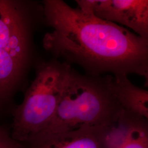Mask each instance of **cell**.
<instances>
[{
	"mask_svg": "<svg viewBox=\"0 0 148 148\" xmlns=\"http://www.w3.org/2000/svg\"><path fill=\"white\" fill-rule=\"evenodd\" d=\"M42 5L43 22L51 28L43 46L53 58L91 76L136 74L148 82V39L62 0H45Z\"/></svg>",
	"mask_w": 148,
	"mask_h": 148,
	"instance_id": "cell-1",
	"label": "cell"
},
{
	"mask_svg": "<svg viewBox=\"0 0 148 148\" xmlns=\"http://www.w3.org/2000/svg\"><path fill=\"white\" fill-rule=\"evenodd\" d=\"M41 21L42 4L0 0V110L10 106L27 78L34 58V33Z\"/></svg>",
	"mask_w": 148,
	"mask_h": 148,
	"instance_id": "cell-2",
	"label": "cell"
},
{
	"mask_svg": "<svg viewBox=\"0 0 148 148\" xmlns=\"http://www.w3.org/2000/svg\"><path fill=\"white\" fill-rule=\"evenodd\" d=\"M112 79L111 75L91 76L72 69L52 121L36 136L114 123L123 110L112 93Z\"/></svg>",
	"mask_w": 148,
	"mask_h": 148,
	"instance_id": "cell-3",
	"label": "cell"
},
{
	"mask_svg": "<svg viewBox=\"0 0 148 148\" xmlns=\"http://www.w3.org/2000/svg\"><path fill=\"white\" fill-rule=\"evenodd\" d=\"M73 68L56 59L38 63L36 75L23 101L14 108L11 133L24 144L35 137L52 121Z\"/></svg>",
	"mask_w": 148,
	"mask_h": 148,
	"instance_id": "cell-4",
	"label": "cell"
},
{
	"mask_svg": "<svg viewBox=\"0 0 148 148\" xmlns=\"http://www.w3.org/2000/svg\"><path fill=\"white\" fill-rule=\"evenodd\" d=\"M77 8L148 39V0H76Z\"/></svg>",
	"mask_w": 148,
	"mask_h": 148,
	"instance_id": "cell-5",
	"label": "cell"
},
{
	"mask_svg": "<svg viewBox=\"0 0 148 148\" xmlns=\"http://www.w3.org/2000/svg\"><path fill=\"white\" fill-rule=\"evenodd\" d=\"M110 126L82 127L38 136L23 144L25 148H106Z\"/></svg>",
	"mask_w": 148,
	"mask_h": 148,
	"instance_id": "cell-6",
	"label": "cell"
},
{
	"mask_svg": "<svg viewBox=\"0 0 148 148\" xmlns=\"http://www.w3.org/2000/svg\"><path fill=\"white\" fill-rule=\"evenodd\" d=\"M106 148H148V120L122 110L109 128Z\"/></svg>",
	"mask_w": 148,
	"mask_h": 148,
	"instance_id": "cell-7",
	"label": "cell"
},
{
	"mask_svg": "<svg viewBox=\"0 0 148 148\" xmlns=\"http://www.w3.org/2000/svg\"><path fill=\"white\" fill-rule=\"evenodd\" d=\"M111 89L122 109L148 120V91L133 84L127 75L113 76Z\"/></svg>",
	"mask_w": 148,
	"mask_h": 148,
	"instance_id": "cell-8",
	"label": "cell"
},
{
	"mask_svg": "<svg viewBox=\"0 0 148 148\" xmlns=\"http://www.w3.org/2000/svg\"><path fill=\"white\" fill-rule=\"evenodd\" d=\"M0 148H25L23 144L16 141L4 127L0 126Z\"/></svg>",
	"mask_w": 148,
	"mask_h": 148,
	"instance_id": "cell-9",
	"label": "cell"
}]
</instances>
